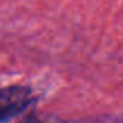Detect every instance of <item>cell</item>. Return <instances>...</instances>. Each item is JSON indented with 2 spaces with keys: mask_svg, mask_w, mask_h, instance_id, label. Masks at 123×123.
Here are the masks:
<instances>
[{
  "mask_svg": "<svg viewBox=\"0 0 123 123\" xmlns=\"http://www.w3.org/2000/svg\"><path fill=\"white\" fill-rule=\"evenodd\" d=\"M31 86L12 84L0 89V123H9L37 103Z\"/></svg>",
  "mask_w": 123,
  "mask_h": 123,
  "instance_id": "1",
  "label": "cell"
},
{
  "mask_svg": "<svg viewBox=\"0 0 123 123\" xmlns=\"http://www.w3.org/2000/svg\"><path fill=\"white\" fill-rule=\"evenodd\" d=\"M19 123H123V118L120 115H114V114H100V115H89V117H80V118H61L51 114L30 112Z\"/></svg>",
  "mask_w": 123,
  "mask_h": 123,
  "instance_id": "2",
  "label": "cell"
}]
</instances>
